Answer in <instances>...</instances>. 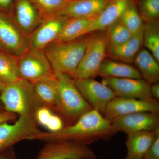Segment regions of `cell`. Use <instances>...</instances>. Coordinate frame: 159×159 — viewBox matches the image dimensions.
I'll return each mask as SVG.
<instances>
[{"mask_svg": "<svg viewBox=\"0 0 159 159\" xmlns=\"http://www.w3.org/2000/svg\"><path fill=\"white\" fill-rule=\"evenodd\" d=\"M114 133L111 122L98 111L92 109L82 115L75 123L59 131H40L29 140L47 142H71L88 145L99 140L108 139Z\"/></svg>", "mask_w": 159, "mask_h": 159, "instance_id": "6da1fadb", "label": "cell"}, {"mask_svg": "<svg viewBox=\"0 0 159 159\" xmlns=\"http://www.w3.org/2000/svg\"><path fill=\"white\" fill-rule=\"evenodd\" d=\"M89 36L66 42H54L44 50L55 75L71 77L79 66L85 52Z\"/></svg>", "mask_w": 159, "mask_h": 159, "instance_id": "7a4b0ae2", "label": "cell"}, {"mask_svg": "<svg viewBox=\"0 0 159 159\" xmlns=\"http://www.w3.org/2000/svg\"><path fill=\"white\" fill-rule=\"evenodd\" d=\"M0 99L7 112L20 116L34 115L33 111L39 100L33 84L21 78L5 85Z\"/></svg>", "mask_w": 159, "mask_h": 159, "instance_id": "3957f363", "label": "cell"}, {"mask_svg": "<svg viewBox=\"0 0 159 159\" xmlns=\"http://www.w3.org/2000/svg\"><path fill=\"white\" fill-rule=\"evenodd\" d=\"M55 75L58 87V110L68 118L77 120L93 109L83 97L73 78L66 74Z\"/></svg>", "mask_w": 159, "mask_h": 159, "instance_id": "277c9868", "label": "cell"}, {"mask_svg": "<svg viewBox=\"0 0 159 159\" xmlns=\"http://www.w3.org/2000/svg\"><path fill=\"white\" fill-rule=\"evenodd\" d=\"M107 48L106 32L95 33L89 36L82 59L71 78L74 80L89 79L99 75Z\"/></svg>", "mask_w": 159, "mask_h": 159, "instance_id": "5b68a950", "label": "cell"}, {"mask_svg": "<svg viewBox=\"0 0 159 159\" xmlns=\"http://www.w3.org/2000/svg\"><path fill=\"white\" fill-rule=\"evenodd\" d=\"M16 57L20 78L32 84L55 76L44 51L28 48Z\"/></svg>", "mask_w": 159, "mask_h": 159, "instance_id": "8992f818", "label": "cell"}, {"mask_svg": "<svg viewBox=\"0 0 159 159\" xmlns=\"http://www.w3.org/2000/svg\"><path fill=\"white\" fill-rule=\"evenodd\" d=\"M0 46L12 56L18 57L29 48V36L20 29L11 16L0 11Z\"/></svg>", "mask_w": 159, "mask_h": 159, "instance_id": "52a82bcc", "label": "cell"}, {"mask_svg": "<svg viewBox=\"0 0 159 159\" xmlns=\"http://www.w3.org/2000/svg\"><path fill=\"white\" fill-rule=\"evenodd\" d=\"M34 115L20 116L12 124L0 123V152L11 148L16 143L28 139L39 131L36 127Z\"/></svg>", "mask_w": 159, "mask_h": 159, "instance_id": "ba28073f", "label": "cell"}, {"mask_svg": "<svg viewBox=\"0 0 159 159\" xmlns=\"http://www.w3.org/2000/svg\"><path fill=\"white\" fill-rule=\"evenodd\" d=\"M47 143L35 159H95L97 157L87 145L71 142Z\"/></svg>", "mask_w": 159, "mask_h": 159, "instance_id": "9c48e42d", "label": "cell"}, {"mask_svg": "<svg viewBox=\"0 0 159 159\" xmlns=\"http://www.w3.org/2000/svg\"><path fill=\"white\" fill-rule=\"evenodd\" d=\"M158 113L159 103L157 99H139L116 97L107 106L103 116L111 122L118 117L139 112Z\"/></svg>", "mask_w": 159, "mask_h": 159, "instance_id": "30bf717a", "label": "cell"}, {"mask_svg": "<svg viewBox=\"0 0 159 159\" xmlns=\"http://www.w3.org/2000/svg\"><path fill=\"white\" fill-rule=\"evenodd\" d=\"M74 80L86 101L93 109L98 111L103 116L107 104L116 97L113 91L102 83L93 78Z\"/></svg>", "mask_w": 159, "mask_h": 159, "instance_id": "8fae6325", "label": "cell"}, {"mask_svg": "<svg viewBox=\"0 0 159 159\" xmlns=\"http://www.w3.org/2000/svg\"><path fill=\"white\" fill-rule=\"evenodd\" d=\"M114 132L127 134L142 131H152L159 127L158 113L139 112L117 118L111 122Z\"/></svg>", "mask_w": 159, "mask_h": 159, "instance_id": "7c38bea8", "label": "cell"}, {"mask_svg": "<svg viewBox=\"0 0 159 159\" xmlns=\"http://www.w3.org/2000/svg\"><path fill=\"white\" fill-rule=\"evenodd\" d=\"M67 20L57 15L44 18L29 35L28 48L44 51L57 39Z\"/></svg>", "mask_w": 159, "mask_h": 159, "instance_id": "4fadbf2b", "label": "cell"}, {"mask_svg": "<svg viewBox=\"0 0 159 159\" xmlns=\"http://www.w3.org/2000/svg\"><path fill=\"white\" fill-rule=\"evenodd\" d=\"M102 83L120 98L139 99H152L150 84L142 79L103 77Z\"/></svg>", "mask_w": 159, "mask_h": 159, "instance_id": "5bb4252c", "label": "cell"}, {"mask_svg": "<svg viewBox=\"0 0 159 159\" xmlns=\"http://www.w3.org/2000/svg\"><path fill=\"white\" fill-rule=\"evenodd\" d=\"M112 0H69L57 16L69 19L96 17Z\"/></svg>", "mask_w": 159, "mask_h": 159, "instance_id": "9a60e30c", "label": "cell"}, {"mask_svg": "<svg viewBox=\"0 0 159 159\" xmlns=\"http://www.w3.org/2000/svg\"><path fill=\"white\" fill-rule=\"evenodd\" d=\"M14 5L13 20L23 32L29 36L43 18L31 0H16Z\"/></svg>", "mask_w": 159, "mask_h": 159, "instance_id": "2e32d148", "label": "cell"}, {"mask_svg": "<svg viewBox=\"0 0 159 159\" xmlns=\"http://www.w3.org/2000/svg\"><path fill=\"white\" fill-rule=\"evenodd\" d=\"M132 0H112L90 24L86 34L106 30L119 20Z\"/></svg>", "mask_w": 159, "mask_h": 159, "instance_id": "e0dca14e", "label": "cell"}, {"mask_svg": "<svg viewBox=\"0 0 159 159\" xmlns=\"http://www.w3.org/2000/svg\"><path fill=\"white\" fill-rule=\"evenodd\" d=\"M159 127L152 131H142L128 135L126 142L127 159H142L157 137Z\"/></svg>", "mask_w": 159, "mask_h": 159, "instance_id": "ac0fdd59", "label": "cell"}, {"mask_svg": "<svg viewBox=\"0 0 159 159\" xmlns=\"http://www.w3.org/2000/svg\"><path fill=\"white\" fill-rule=\"evenodd\" d=\"M144 27L134 34L126 42L116 47H108L109 52L114 58L126 63H131L143 44Z\"/></svg>", "mask_w": 159, "mask_h": 159, "instance_id": "d6986e66", "label": "cell"}, {"mask_svg": "<svg viewBox=\"0 0 159 159\" xmlns=\"http://www.w3.org/2000/svg\"><path fill=\"white\" fill-rule=\"evenodd\" d=\"M134 61L144 80L150 84L158 82L159 62L148 50H140Z\"/></svg>", "mask_w": 159, "mask_h": 159, "instance_id": "ffe728a7", "label": "cell"}, {"mask_svg": "<svg viewBox=\"0 0 159 159\" xmlns=\"http://www.w3.org/2000/svg\"><path fill=\"white\" fill-rule=\"evenodd\" d=\"M34 93L41 102L58 108V91L56 76L41 80L33 84Z\"/></svg>", "mask_w": 159, "mask_h": 159, "instance_id": "44dd1931", "label": "cell"}, {"mask_svg": "<svg viewBox=\"0 0 159 159\" xmlns=\"http://www.w3.org/2000/svg\"><path fill=\"white\" fill-rule=\"evenodd\" d=\"M99 76L103 77L118 78H132L141 79V74L132 66L113 61H103L99 73Z\"/></svg>", "mask_w": 159, "mask_h": 159, "instance_id": "7402d4cb", "label": "cell"}, {"mask_svg": "<svg viewBox=\"0 0 159 159\" xmlns=\"http://www.w3.org/2000/svg\"><path fill=\"white\" fill-rule=\"evenodd\" d=\"M95 18H73L67 20L59 36L54 42H66L70 41L86 34L90 24Z\"/></svg>", "mask_w": 159, "mask_h": 159, "instance_id": "603a6c76", "label": "cell"}, {"mask_svg": "<svg viewBox=\"0 0 159 159\" xmlns=\"http://www.w3.org/2000/svg\"><path fill=\"white\" fill-rule=\"evenodd\" d=\"M20 78L17 57L0 50V81L6 85Z\"/></svg>", "mask_w": 159, "mask_h": 159, "instance_id": "cb8c5ba5", "label": "cell"}, {"mask_svg": "<svg viewBox=\"0 0 159 159\" xmlns=\"http://www.w3.org/2000/svg\"><path fill=\"white\" fill-rule=\"evenodd\" d=\"M143 30V43L154 57L159 61V29L156 20L145 21Z\"/></svg>", "mask_w": 159, "mask_h": 159, "instance_id": "d4e9b609", "label": "cell"}, {"mask_svg": "<svg viewBox=\"0 0 159 159\" xmlns=\"http://www.w3.org/2000/svg\"><path fill=\"white\" fill-rule=\"evenodd\" d=\"M106 30L108 47L120 45L130 39L134 34L119 20Z\"/></svg>", "mask_w": 159, "mask_h": 159, "instance_id": "484cf974", "label": "cell"}, {"mask_svg": "<svg viewBox=\"0 0 159 159\" xmlns=\"http://www.w3.org/2000/svg\"><path fill=\"white\" fill-rule=\"evenodd\" d=\"M119 20L133 34L139 32L144 27L143 20L132 1L122 13Z\"/></svg>", "mask_w": 159, "mask_h": 159, "instance_id": "4316f807", "label": "cell"}, {"mask_svg": "<svg viewBox=\"0 0 159 159\" xmlns=\"http://www.w3.org/2000/svg\"><path fill=\"white\" fill-rule=\"evenodd\" d=\"M42 16L43 19L57 15L69 0H31Z\"/></svg>", "mask_w": 159, "mask_h": 159, "instance_id": "83f0119b", "label": "cell"}, {"mask_svg": "<svg viewBox=\"0 0 159 159\" xmlns=\"http://www.w3.org/2000/svg\"><path fill=\"white\" fill-rule=\"evenodd\" d=\"M139 5L142 20H157L159 16V0H140Z\"/></svg>", "mask_w": 159, "mask_h": 159, "instance_id": "f1b7e54d", "label": "cell"}, {"mask_svg": "<svg viewBox=\"0 0 159 159\" xmlns=\"http://www.w3.org/2000/svg\"><path fill=\"white\" fill-rule=\"evenodd\" d=\"M53 112L48 107H43L37 108L34 113V117L39 124L46 127Z\"/></svg>", "mask_w": 159, "mask_h": 159, "instance_id": "f546056e", "label": "cell"}, {"mask_svg": "<svg viewBox=\"0 0 159 159\" xmlns=\"http://www.w3.org/2000/svg\"><path fill=\"white\" fill-rule=\"evenodd\" d=\"M45 128L50 132H57L64 128L63 122L60 117L53 114Z\"/></svg>", "mask_w": 159, "mask_h": 159, "instance_id": "4dcf8cb0", "label": "cell"}, {"mask_svg": "<svg viewBox=\"0 0 159 159\" xmlns=\"http://www.w3.org/2000/svg\"><path fill=\"white\" fill-rule=\"evenodd\" d=\"M142 159H159V135L156 138Z\"/></svg>", "mask_w": 159, "mask_h": 159, "instance_id": "1f68e13d", "label": "cell"}, {"mask_svg": "<svg viewBox=\"0 0 159 159\" xmlns=\"http://www.w3.org/2000/svg\"><path fill=\"white\" fill-rule=\"evenodd\" d=\"M15 0H0V11L7 12L11 11Z\"/></svg>", "mask_w": 159, "mask_h": 159, "instance_id": "d6a6232c", "label": "cell"}, {"mask_svg": "<svg viewBox=\"0 0 159 159\" xmlns=\"http://www.w3.org/2000/svg\"><path fill=\"white\" fill-rule=\"evenodd\" d=\"M150 92L153 99L159 100V84L157 83L153 84L151 85Z\"/></svg>", "mask_w": 159, "mask_h": 159, "instance_id": "836d02e7", "label": "cell"}, {"mask_svg": "<svg viewBox=\"0 0 159 159\" xmlns=\"http://www.w3.org/2000/svg\"><path fill=\"white\" fill-rule=\"evenodd\" d=\"M14 114L9 113V112L1 113H0V123L8 122L9 120L14 119Z\"/></svg>", "mask_w": 159, "mask_h": 159, "instance_id": "e575fe53", "label": "cell"}, {"mask_svg": "<svg viewBox=\"0 0 159 159\" xmlns=\"http://www.w3.org/2000/svg\"><path fill=\"white\" fill-rule=\"evenodd\" d=\"M0 152V159H15V156L13 152H4L1 153Z\"/></svg>", "mask_w": 159, "mask_h": 159, "instance_id": "d590c367", "label": "cell"}, {"mask_svg": "<svg viewBox=\"0 0 159 159\" xmlns=\"http://www.w3.org/2000/svg\"><path fill=\"white\" fill-rule=\"evenodd\" d=\"M5 85L4 84L2 83V82L0 81V93L2 92V91L3 90L4 87H5Z\"/></svg>", "mask_w": 159, "mask_h": 159, "instance_id": "8d00e7d4", "label": "cell"}, {"mask_svg": "<svg viewBox=\"0 0 159 159\" xmlns=\"http://www.w3.org/2000/svg\"><path fill=\"white\" fill-rule=\"evenodd\" d=\"M0 50H2V48H1V46H0Z\"/></svg>", "mask_w": 159, "mask_h": 159, "instance_id": "74e56055", "label": "cell"}, {"mask_svg": "<svg viewBox=\"0 0 159 159\" xmlns=\"http://www.w3.org/2000/svg\"><path fill=\"white\" fill-rule=\"evenodd\" d=\"M125 159H127L125 158Z\"/></svg>", "mask_w": 159, "mask_h": 159, "instance_id": "f35d334b", "label": "cell"}]
</instances>
